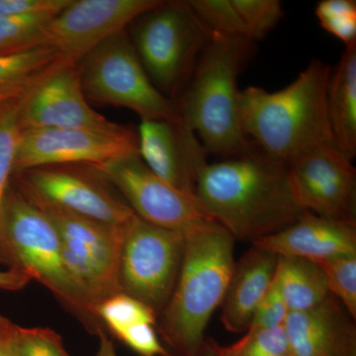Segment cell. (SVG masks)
Listing matches in <instances>:
<instances>
[{
	"mask_svg": "<svg viewBox=\"0 0 356 356\" xmlns=\"http://www.w3.org/2000/svg\"><path fill=\"white\" fill-rule=\"evenodd\" d=\"M195 195L235 240L252 243L309 213L293 191L289 166L254 145L241 156L208 163L198 178Z\"/></svg>",
	"mask_w": 356,
	"mask_h": 356,
	"instance_id": "6da1fadb",
	"label": "cell"
},
{
	"mask_svg": "<svg viewBox=\"0 0 356 356\" xmlns=\"http://www.w3.org/2000/svg\"><path fill=\"white\" fill-rule=\"evenodd\" d=\"M332 70L323 60H312L280 90L269 92L257 86L241 90L240 122L245 138L288 166L318 147L334 144L327 116Z\"/></svg>",
	"mask_w": 356,
	"mask_h": 356,
	"instance_id": "7a4b0ae2",
	"label": "cell"
},
{
	"mask_svg": "<svg viewBox=\"0 0 356 356\" xmlns=\"http://www.w3.org/2000/svg\"><path fill=\"white\" fill-rule=\"evenodd\" d=\"M254 51L245 37L210 32L193 74L177 103L180 120L201 140L208 154L234 158L254 144L240 122L238 74Z\"/></svg>",
	"mask_w": 356,
	"mask_h": 356,
	"instance_id": "3957f363",
	"label": "cell"
},
{
	"mask_svg": "<svg viewBox=\"0 0 356 356\" xmlns=\"http://www.w3.org/2000/svg\"><path fill=\"white\" fill-rule=\"evenodd\" d=\"M177 284L163 311L161 331L182 356H197L213 313L222 306L235 268V238L217 222L185 232Z\"/></svg>",
	"mask_w": 356,
	"mask_h": 356,
	"instance_id": "277c9868",
	"label": "cell"
},
{
	"mask_svg": "<svg viewBox=\"0 0 356 356\" xmlns=\"http://www.w3.org/2000/svg\"><path fill=\"white\" fill-rule=\"evenodd\" d=\"M131 41L147 76L166 95L184 89L210 31L187 1H161L131 24Z\"/></svg>",
	"mask_w": 356,
	"mask_h": 356,
	"instance_id": "5b68a950",
	"label": "cell"
},
{
	"mask_svg": "<svg viewBox=\"0 0 356 356\" xmlns=\"http://www.w3.org/2000/svg\"><path fill=\"white\" fill-rule=\"evenodd\" d=\"M2 229L10 259L9 268L24 271L72 310L93 315L70 278L55 225L11 185L4 203Z\"/></svg>",
	"mask_w": 356,
	"mask_h": 356,
	"instance_id": "8992f818",
	"label": "cell"
},
{
	"mask_svg": "<svg viewBox=\"0 0 356 356\" xmlns=\"http://www.w3.org/2000/svg\"><path fill=\"white\" fill-rule=\"evenodd\" d=\"M77 67L86 98L132 110L142 120L181 121L177 103L147 76L126 30L98 44Z\"/></svg>",
	"mask_w": 356,
	"mask_h": 356,
	"instance_id": "52a82bcc",
	"label": "cell"
},
{
	"mask_svg": "<svg viewBox=\"0 0 356 356\" xmlns=\"http://www.w3.org/2000/svg\"><path fill=\"white\" fill-rule=\"evenodd\" d=\"M39 208L55 225L70 278L95 315L98 304L123 292L121 252L129 222L113 227L57 208Z\"/></svg>",
	"mask_w": 356,
	"mask_h": 356,
	"instance_id": "ba28073f",
	"label": "cell"
},
{
	"mask_svg": "<svg viewBox=\"0 0 356 356\" xmlns=\"http://www.w3.org/2000/svg\"><path fill=\"white\" fill-rule=\"evenodd\" d=\"M184 233L161 228L137 215L129 222L120 262L122 291L156 314L168 305L181 267Z\"/></svg>",
	"mask_w": 356,
	"mask_h": 356,
	"instance_id": "9c48e42d",
	"label": "cell"
},
{
	"mask_svg": "<svg viewBox=\"0 0 356 356\" xmlns=\"http://www.w3.org/2000/svg\"><path fill=\"white\" fill-rule=\"evenodd\" d=\"M18 191L39 207H51L113 227L126 226L136 213L113 195L104 178L88 165H46L14 175Z\"/></svg>",
	"mask_w": 356,
	"mask_h": 356,
	"instance_id": "30bf717a",
	"label": "cell"
},
{
	"mask_svg": "<svg viewBox=\"0 0 356 356\" xmlns=\"http://www.w3.org/2000/svg\"><path fill=\"white\" fill-rule=\"evenodd\" d=\"M88 166L116 187L136 215L149 224L185 233L204 222H216L197 196L159 178L139 154Z\"/></svg>",
	"mask_w": 356,
	"mask_h": 356,
	"instance_id": "8fae6325",
	"label": "cell"
},
{
	"mask_svg": "<svg viewBox=\"0 0 356 356\" xmlns=\"http://www.w3.org/2000/svg\"><path fill=\"white\" fill-rule=\"evenodd\" d=\"M139 154L138 133L126 127L115 132L88 129L21 131L13 175L46 165H95Z\"/></svg>",
	"mask_w": 356,
	"mask_h": 356,
	"instance_id": "7c38bea8",
	"label": "cell"
},
{
	"mask_svg": "<svg viewBox=\"0 0 356 356\" xmlns=\"http://www.w3.org/2000/svg\"><path fill=\"white\" fill-rule=\"evenodd\" d=\"M159 0H72L44 28V46L77 65L98 44L124 31Z\"/></svg>",
	"mask_w": 356,
	"mask_h": 356,
	"instance_id": "4fadbf2b",
	"label": "cell"
},
{
	"mask_svg": "<svg viewBox=\"0 0 356 356\" xmlns=\"http://www.w3.org/2000/svg\"><path fill=\"white\" fill-rule=\"evenodd\" d=\"M290 181L307 212L356 225V170L334 144L317 147L289 165Z\"/></svg>",
	"mask_w": 356,
	"mask_h": 356,
	"instance_id": "5bb4252c",
	"label": "cell"
},
{
	"mask_svg": "<svg viewBox=\"0 0 356 356\" xmlns=\"http://www.w3.org/2000/svg\"><path fill=\"white\" fill-rule=\"evenodd\" d=\"M21 131L88 129L115 132L113 123L89 106L77 65H60L21 99Z\"/></svg>",
	"mask_w": 356,
	"mask_h": 356,
	"instance_id": "9a60e30c",
	"label": "cell"
},
{
	"mask_svg": "<svg viewBox=\"0 0 356 356\" xmlns=\"http://www.w3.org/2000/svg\"><path fill=\"white\" fill-rule=\"evenodd\" d=\"M139 156L159 178L195 195L198 178L208 165L207 151L196 134L181 121L140 122Z\"/></svg>",
	"mask_w": 356,
	"mask_h": 356,
	"instance_id": "2e32d148",
	"label": "cell"
},
{
	"mask_svg": "<svg viewBox=\"0 0 356 356\" xmlns=\"http://www.w3.org/2000/svg\"><path fill=\"white\" fill-rule=\"evenodd\" d=\"M284 327L290 356H356L355 322L332 294L310 310L288 313Z\"/></svg>",
	"mask_w": 356,
	"mask_h": 356,
	"instance_id": "e0dca14e",
	"label": "cell"
},
{
	"mask_svg": "<svg viewBox=\"0 0 356 356\" xmlns=\"http://www.w3.org/2000/svg\"><path fill=\"white\" fill-rule=\"evenodd\" d=\"M278 257L313 262L356 254V225L308 213L286 228L252 243Z\"/></svg>",
	"mask_w": 356,
	"mask_h": 356,
	"instance_id": "ac0fdd59",
	"label": "cell"
},
{
	"mask_svg": "<svg viewBox=\"0 0 356 356\" xmlns=\"http://www.w3.org/2000/svg\"><path fill=\"white\" fill-rule=\"evenodd\" d=\"M278 257L252 247L236 262L222 303L221 321L227 331L247 332L255 310L273 282Z\"/></svg>",
	"mask_w": 356,
	"mask_h": 356,
	"instance_id": "d6986e66",
	"label": "cell"
},
{
	"mask_svg": "<svg viewBox=\"0 0 356 356\" xmlns=\"http://www.w3.org/2000/svg\"><path fill=\"white\" fill-rule=\"evenodd\" d=\"M332 143L353 161L356 156V43L346 47L327 89Z\"/></svg>",
	"mask_w": 356,
	"mask_h": 356,
	"instance_id": "ffe728a7",
	"label": "cell"
},
{
	"mask_svg": "<svg viewBox=\"0 0 356 356\" xmlns=\"http://www.w3.org/2000/svg\"><path fill=\"white\" fill-rule=\"evenodd\" d=\"M63 65L55 50L46 46L0 55V105L24 97Z\"/></svg>",
	"mask_w": 356,
	"mask_h": 356,
	"instance_id": "44dd1931",
	"label": "cell"
},
{
	"mask_svg": "<svg viewBox=\"0 0 356 356\" xmlns=\"http://www.w3.org/2000/svg\"><path fill=\"white\" fill-rule=\"evenodd\" d=\"M276 280L288 311L310 310L331 294L317 264L298 257H278Z\"/></svg>",
	"mask_w": 356,
	"mask_h": 356,
	"instance_id": "7402d4cb",
	"label": "cell"
},
{
	"mask_svg": "<svg viewBox=\"0 0 356 356\" xmlns=\"http://www.w3.org/2000/svg\"><path fill=\"white\" fill-rule=\"evenodd\" d=\"M22 98L0 105V264L8 266H10V259L4 242L2 222L4 203L7 192L10 188V180L13 175L16 151L21 134L19 109Z\"/></svg>",
	"mask_w": 356,
	"mask_h": 356,
	"instance_id": "603a6c76",
	"label": "cell"
},
{
	"mask_svg": "<svg viewBox=\"0 0 356 356\" xmlns=\"http://www.w3.org/2000/svg\"><path fill=\"white\" fill-rule=\"evenodd\" d=\"M53 18L47 15L0 16V55L43 47L44 28Z\"/></svg>",
	"mask_w": 356,
	"mask_h": 356,
	"instance_id": "cb8c5ba5",
	"label": "cell"
},
{
	"mask_svg": "<svg viewBox=\"0 0 356 356\" xmlns=\"http://www.w3.org/2000/svg\"><path fill=\"white\" fill-rule=\"evenodd\" d=\"M93 312L116 337L132 325H156V313L153 309L124 292L104 300Z\"/></svg>",
	"mask_w": 356,
	"mask_h": 356,
	"instance_id": "d4e9b609",
	"label": "cell"
},
{
	"mask_svg": "<svg viewBox=\"0 0 356 356\" xmlns=\"http://www.w3.org/2000/svg\"><path fill=\"white\" fill-rule=\"evenodd\" d=\"M218 356H290L284 325L271 329H248L236 343L229 346L210 344Z\"/></svg>",
	"mask_w": 356,
	"mask_h": 356,
	"instance_id": "484cf974",
	"label": "cell"
},
{
	"mask_svg": "<svg viewBox=\"0 0 356 356\" xmlns=\"http://www.w3.org/2000/svg\"><path fill=\"white\" fill-rule=\"evenodd\" d=\"M187 4L210 32L248 38L245 23L233 0H191Z\"/></svg>",
	"mask_w": 356,
	"mask_h": 356,
	"instance_id": "4316f807",
	"label": "cell"
},
{
	"mask_svg": "<svg viewBox=\"0 0 356 356\" xmlns=\"http://www.w3.org/2000/svg\"><path fill=\"white\" fill-rule=\"evenodd\" d=\"M322 269L330 292L356 318V254L315 262Z\"/></svg>",
	"mask_w": 356,
	"mask_h": 356,
	"instance_id": "83f0119b",
	"label": "cell"
},
{
	"mask_svg": "<svg viewBox=\"0 0 356 356\" xmlns=\"http://www.w3.org/2000/svg\"><path fill=\"white\" fill-rule=\"evenodd\" d=\"M316 15L323 29L343 41L346 47L356 43L355 0H323L316 7Z\"/></svg>",
	"mask_w": 356,
	"mask_h": 356,
	"instance_id": "f1b7e54d",
	"label": "cell"
},
{
	"mask_svg": "<svg viewBox=\"0 0 356 356\" xmlns=\"http://www.w3.org/2000/svg\"><path fill=\"white\" fill-rule=\"evenodd\" d=\"M252 42L264 38L282 19V4L278 0H233Z\"/></svg>",
	"mask_w": 356,
	"mask_h": 356,
	"instance_id": "f546056e",
	"label": "cell"
},
{
	"mask_svg": "<svg viewBox=\"0 0 356 356\" xmlns=\"http://www.w3.org/2000/svg\"><path fill=\"white\" fill-rule=\"evenodd\" d=\"M15 356H70L60 334L48 327L17 325Z\"/></svg>",
	"mask_w": 356,
	"mask_h": 356,
	"instance_id": "4dcf8cb0",
	"label": "cell"
},
{
	"mask_svg": "<svg viewBox=\"0 0 356 356\" xmlns=\"http://www.w3.org/2000/svg\"><path fill=\"white\" fill-rule=\"evenodd\" d=\"M288 313L289 311L281 294L280 285L274 274L270 287L268 288L264 299L255 310L248 329H271V327H280L284 325Z\"/></svg>",
	"mask_w": 356,
	"mask_h": 356,
	"instance_id": "1f68e13d",
	"label": "cell"
},
{
	"mask_svg": "<svg viewBox=\"0 0 356 356\" xmlns=\"http://www.w3.org/2000/svg\"><path fill=\"white\" fill-rule=\"evenodd\" d=\"M117 337L140 356H170L159 343L154 325H132Z\"/></svg>",
	"mask_w": 356,
	"mask_h": 356,
	"instance_id": "d6a6232c",
	"label": "cell"
},
{
	"mask_svg": "<svg viewBox=\"0 0 356 356\" xmlns=\"http://www.w3.org/2000/svg\"><path fill=\"white\" fill-rule=\"evenodd\" d=\"M72 0H0V16L47 15L55 17Z\"/></svg>",
	"mask_w": 356,
	"mask_h": 356,
	"instance_id": "836d02e7",
	"label": "cell"
},
{
	"mask_svg": "<svg viewBox=\"0 0 356 356\" xmlns=\"http://www.w3.org/2000/svg\"><path fill=\"white\" fill-rule=\"evenodd\" d=\"M17 325L0 315V356H15Z\"/></svg>",
	"mask_w": 356,
	"mask_h": 356,
	"instance_id": "e575fe53",
	"label": "cell"
},
{
	"mask_svg": "<svg viewBox=\"0 0 356 356\" xmlns=\"http://www.w3.org/2000/svg\"><path fill=\"white\" fill-rule=\"evenodd\" d=\"M32 280L24 271L9 268L0 271V289L18 291L29 284Z\"/></svg>",
	"mask_w": 356,
	"mask_h": 356,
	"instance_id": "d590c367",
	"label": "cell"
},
{
	"mask_svg": "<svg viewBox=\"0 0 356 356\" xmlns=\"http://www.w3.org/2000/svg\"><path fill=\"white\" fill-rule=\"evenodd\" d=\"M99 336V346L95 356H117L116 350L108 336L102 331V329H97Z\"/></svg>",
	"mask_w": 356,
	"mask_h": 356,
	"instance_id": "8d00e7d4",
	"label": "cell"
},
{
	"mask_svg": "<svg viewBox=\"0 0 356 356\" xmlns=\"http://www.w3.org/2000/svg\"><path fill=\"white\" fill-rule=\"evenodd\" d=\"M203 356H218L217 353H215V350L211 348V346H208L207 351H206L205 355Z\"/></svg>",
	"mask_w": 356,
	"mask_h": 356,
	"instance_id": "74e56055",
	"label": "cell"
}]
</instances>
